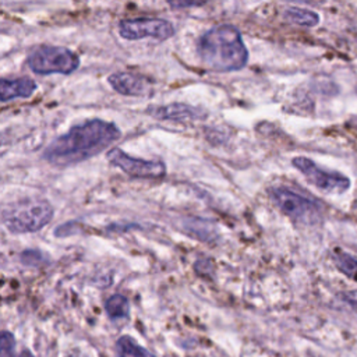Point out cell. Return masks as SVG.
Instances as JSON below:
<instances>
[{"label":"cell","instance_id":"20","mask_svg":"<svg viewBox=\"0 0 357 357\" xmlns=\"http://www.w3.org/2000/svg\"><path fill=\"white\" fill-rule=\"evenodd\" d=\"M17 357H35V356H33L29 350H26V349H25V350H22Z\"/></svg>","mask_w":357,"mask_h":357},{"label":"cell","instance_id":"13","mask_svg":"<svg viewBox=\"0 0 357 357\" xmlns=\"http://www.w3.org/2000/svg\"><path fill=\"white\" fill-rule=\"evenodd\" d=\"M283 17L286 21L291 24H297L301 26H315L319 22V15L312 11V10H305V8H298V7H290L286 8L283 13Z\"/></svg>","mask_w":357,"mask_h":357},{"label":"cell","instance_id":"12","mask_svg":"<svg viewBox=\"0 0 357 357\" xmlns=\"http://www.w3.org/2000/svg\"><path fill=\"white\" fill-rule=\"evenodd\" d=\"M117 357H156L148 349L141 346L132 336L123 335L116 342Z\"/></svg>","mask_w":357,"mask_h":357},{"label":"cell","instance_id":"11","mask_svg":"<svg viewBox=\"0 0 357 357\" xmlns=\"http://www.w3.org/2000/svg\"><path fill=\"white\" fill-rule=\"evenodd\" d=\"M0 86H1V102H8L15 98H29L36 89V82L26 77L15 78V79L1 78Z\"/></svg>","mask_w":357,"mask_h":357},{"label":"cell","instance_id":"16","mask_svg":"<svg viewBox=\"0 0 357 357\" xmlns=\"http://www.w3.org/2000/svg\"><path fill=\"white\" fill-rule=\"evenodd\" d=\"M15 347L14 335L8 331H3L0 335V357H13Z\"/></svg>","mask_w":357,"mask_h":357},{"label":"cell","instance_id":"9","mask_svg":"<svg viewBox=\"0 0 357 357\" xmlns=\"http://www.w3.org/2000/svg\"><path fill=\"white\" fill-rule=\"evenodd\" d=\"M107 81L116 92L126 96H141L146 92L145 81L132 73H114Z\"/></svg>","mask_w":357,"mask_h":357},{"label":"cell","instance_id":"6","mask_svg":"<svg viewBox=\"0 0 357 357\" xmlns=\"http://www.w3.org/2000/svg\"><path fill=\"white\" fill-rule=\"evenodd\" d=\"M119 33L128 40H137L142 38H153L158 40H166L174 35V26L172 22L156 17H137L126 18L119 22Z\"/></svg>","mask_w":357,"mask_h":357},{"label":"cell","instance_id":"1","mask_svg":"<svg viewBox=\"0 0 357 357\" xmlns=\"http://www.w3.org/2000/svg\"><path fill=\"white\" fill-rule=\"evenodd\" d=\"M119 138L120 130L114 123L88 120L52 141L43 152V159L53 166H71L100 153Z\"/></svg>","mask_w":357,"mask_h":357},{"label":"cell","instance_id":"18","mask_svg":"<svg viewBox=\"0 0 357 357\" xmlns=\"http://www.w3.org/2000/svg\"><path fill=\"white\" fill-rule=\"evenodd\" d=\"M206 1H169V6L173 8H187V7H201Z\"/></svg>","mask_w":357,"mask_h":357},{"label":"cell","instance_id":"5","mask_svg":"<svg viewBox=\"0 0 357 357\" xmlns=\"http://www.w3.org/2000/svg\"><path fill=\"white\" fill-rule=\"evenodd\" d=\"M268 195L273 204L296 223L315 225L321 220V209L314 199L286 187H271L268 188Z\"/></svg>","mask_w":357,"mask_h":357},{"label":"cell","instance_id":"19","mask_svg":"<svg viewBox=\"0 0 357 357\" xmlns=\"http://www.w3.org/2000/svg\"><path fill=\"white\" fill-rule=\"evenodd\" d=\"M194 266L195 268H201L202 266V269L197 271L199 275H206V273H211V271H212V262L209 259H199V261L195 262Z\"/></svg>","mask_w":357,"mask_h":357},{"label":"cell","instance_id":"15","mask_svg":"<svg viewBox=\"0 0 357 357\" xmlns=\"http://www.w3.org/2000/svg\"><path fill=\"white\" fill-rule=\"evenodd\" d=\"M105 310L112 319L127 318L130 312V303L123 294H113L105 303Z\"/></svg>","mask_w":357,"mask_h":357},{"label":"cell","instance_id":"10","mask_svg":"<svg viewBox=\"0 0 357 357\" xmlns=\"http://www.w3.org/2000/svg\"><path fill=\"white\" fill-rule=\"evenodd\" d=\"M151 114L159 120H172V121L197 120L202 117V113L199 109L185 103H178V102L155 107Z\"/></svg>","mask_w":357,"mask_h":357},{"label":"cell","instance_id":"2","mask_svg":"<svg viewBox=\"0 0 357 357\" xmlns=\"http://www.w3.org/2000/svg\"><path fill=\"white\" fill-rule=\"evenodd\" d=\"M197 53L201 63L216 73L241 70L248 61V50L240 31L227 24L208 29L198 40Z\"/></svg>","mask_w":357,"mask_h":357},{"label":"cell","instance_id":"4","mask_svg":"<svg viewBox=\"0 0 357 357\" xmlns=\"http://www.w3.org/2000/svg\"><path fill=\"white\" fill-rule=\"evenodd\" d=\"M29 68L42 75L71 74L79 66V57L64 46H36L26 59Z\"/></svg>","mask_w":357,"mask_h":357},{"label":"cell","instance_id":"7","mask_svg":"<svg viewBox=\"0 0 357 357\" xmlns=\"http://www.w3.org/2000/svg\"><path fill=\"white\" fill-rule=\"evenodd\" d=\"M293 166L301 172L307 180L322 191L344 192L350 187V178L335 170L321 169L315 162L305 156H297L291 160Z\"/></svg>","mask_w":357,"mask_h":357},{"label":"cell","instance_id":"8","mask_svg":"<svg viewBox=\"0 0 357 357\" xmlns=\"http://www.w3.org/2000/svg\"><path fill=\"white\" fill-rule=\"evenodd\" d=\"M106 158L113 166H117L124 173L135 178H159L166 173L163 162L131 158L119 148H112Z\"/></svg>","mask_w":357,"mask_h":357},{"label":"cell","instance_id":"3","mask_svg":"<svg viewBox=\"0 0 357 357\" xmlns=\"http://www.w3.org/2000/svg\"><path fill=\"white\" fill-rule=\"evenodd\" d=\"M53 218V206L46 199L28 198L10 204L3 211V223L8 231L33 233L45 227Z\"/></svg>","mask_w":357,"mask_h":357},{"label":"cell","instance_id":"17","mask_svg":"<svg viewBox=\"0 0 357 357\" xmlns=\"http://www.w3.org/2000/svg\"><path fill=\"white\" fill-rule=\"evenodd\" d=\"M340 300L347 304L350 308L357 311V290H346L339 294Z\"/></svg>","mask_w":357,"mask_h":357},{"label":"cell","instance_id":"14","mask_svg":"<svg viewBox=\"0 0 357 357\" xmlns=\"http://www.w3.org/2000/svg\"><path fill=\"white\" fill-rule=\"evenodd\" d=\"M336 268L349 279L357 282V257L344 251H336L332 255Z\"/></svg>","mask_w":357,"mask_h":357}]
</instances>
